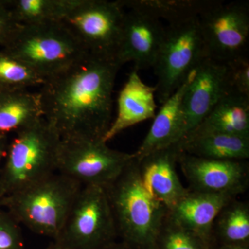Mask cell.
<instances>
[{
  "label": "cell",
  "instance_id": "obj_14",
  "mask_svg": "<svg viewBox=\"0 0 249 249\" xmlns=\"http://www.w3.org/2000/svg\"><path fill=\"white\" fill-rule=\"evenodd\" d=\"M178 142L137 160L142 183L147 191L168 209L188 192L178 178L176 166Z\"/></svg>",
  "mask_w": 249,
  "mask_h": 249
},
{
  "label": "cell",
  "instance_id": "obj_28",
  "mask_svg": "<svg viewBox=\"0 0 249 249\" xmlns=\"http://www.w3.org/2000/svg\"><path fill=\"white\" fill-rule=\"evenodd\" d=\"M19 24L16 22L7 1L0 0V47L9 43Z\"/></svg>",
  "mask_w": 249,
  "mask_h": 249
},
{
  "label": "cell",
  "instance_id": "obj_1",
  "mask_svg": "<svg viewBox=\"0 0 249 249\" xmlns=\"http://www.w3.org/2000/svg\"><path fill=\"white\" fill-rule=\"evenodd\" d=\"M121 65L88 54L40 88L43 118L63 138H103L112 122L113 93Z\"/></svg>",
  "mask_w": 249,
  "mask_h": 249
},
{
  "label": "cell",
  "instance_id": "obj_3",
  "mask_svg": "<svg viewBox=\"0 0 249 249\" xmlns=\"http://www.w3.org/2000/svg\"><path fill=\"white\" fill-rule=\"evenodd\" d=\"M81 188L79 183L56 172L4 196L0 206L31 231L55 240Z\"/></svg>",
  "mask_w": 249,
  "mask_h": 249
},
{
  "label": "cell",
  "instance_id": "obj_11",
  "mask_svg": "<svg viewBox=\"0 0 249 249\" xmlns=\"http://www.w3.org/2000/svg\"><path fill=\"white\" fill-rule=\"evenodd\" d=\"M178 164L191 191L236 198L249 186V166L244 160H209L180 151Z\"/></svg>",
  "mask_w": 249,
  "mask_h": 249
},
{
  "label": "cell",
  "instance_id": "obj_22",
  "mask_svg": "<svg viewBox=\"0 0 249 249\" xmlns=\"http://www.w3.org/2000/svg\"><path fill=\"white\" fill-rule=\"evenodd\" d=\"M213 236L222 245H249L248 204L234 199L224 206L214 220Z\"/></svg>",
  "mask_w": 249,
  "mask_h": 249
},
{
  "label": "cell",
  "instance_id": "obj_20",
  "mask_svg": "<svg viewBox=\"0 0 249 249\" xmlns=\"http://www.w3.org/2000/svg\"><path fill=\"white\" fill-rule=\"evenodd\" d=\"M178 145L181 152L200 158L224 160H245L249 158V137L203 134L185 137Z\"/></svg>",
  "mask_w": 249,
  "mask_h": 249
},
{
  "label": "cell",
  "instance_id": "obj_33",
  "mask_svg": "<svg viewBox=\"0 0 249 249\" xmlns=\"http://www.w3.org/2000/svg\"><path fill=\"white\" fill-rule=\"evenodd\" d=\"M3 196H1V193H0V204H1V201L2 200Z\"/></svg>",
  "mask_w": 249,
  "mask_h": 249
},
{
  "label": "cell",
  "instance_id": "obj_10",
  "mask_svg": "<svg viewBox=\"0 0 249 249\" xmlns=\"http://www.w3.org/2000/svg\"><path fill=\"white\" fill-rule=\"evenodd\" d=\"M198 23L207 58L227 63L249 55L248 1L213 0Z\"/></svg>",
  "mask_w": 249,
  "mask_h": 249
},
{
  "label": "cell",
  "instance_id": "obj_32",
  "mask_svg": "<svg viewBox=\"0 0 249 249\" xmlns=\"http://www.w3.org/2000/svg\"><path fill=\"white\" fill-rule=\"evenodd\" d=\"M46 249H68L64 247L63 246L59 245V244L57 243V242H54L53 244H52V245L49 246V247H47Z\"/></svg>",
  "mask_w": 249,
  "mask_h": 249
},
{
  "label": "cell",
  "instance_id": "obj_29",
  "mask_svg": "<svg viewBox=\"0 0 249 249\" xmlns=\"http://www.w3.org/2000/svg\"><path fill=\"white\" fill-rule=\"evenodd\" d=\"M9 139L6 134H0V170L2 167L8 146H9Z\"/></svg>",
  "mask_w": 249,
  "mask_h": 249
},
{
  "label": "cell",
  "instance_id": "obj_27",
  "mask_svg": "<svg viewBox=\"0 0 249 249\" xmlns=\"http://www.w3.org/2000/svg\"><path fill=\"white\" fill-rule=\"evenodd\" d=\"M227 65L230 91L249 96V55L235 59Z\"/></svg>",
  "mask_w": 249,
  "mask_h": 249
},
{
  "label": "cell",
  "instance_id": "obj_16",
  "mask_svg": "<svg viewBox=\"0 0 249 249\" xmlns=\"http://www.w3.org/2000/svg\"><path fill=\"white\" fill-rule=\"evenodd\" d=\"M155 98V87L145 84L139 71L132 70L119 93L117 114L103 141L107 142L124 129L154 119L157 107Z\"/></svg>",
  "mask_w": 249,
  "mask_h": 249
},
{
  "label": "cell",
  "instance_id": "obj_26",
  "mask_svg": "<svg viewBox=\"0 0 249 249\" xmlns=\"http://www.w3.org/2000/svg\"><path fill=\"white\" fill-rule=\"evenodd\" d=\"M0 249H24L19 224L0 206Z\"/></svg>",
  "mask_w": 249,
  "mask_h": 249
},
{
  "label": "cell",
  "instance_id": "obj_18",
  "mask_svg": "<svg viewBox=\"0 0 249 249\" xmlns=\"http://www.w3.org/2000/svg\"><path fill=\"white\" fill-rule=\"evenodd\" d=\"M209 134L249 137V96L229 91L185 137Z\"/></svg>",
  "mask_w": 249,
  "mask_h": 249
},
{
  "label": "cell",
  "instance_id": "obj_31",
  "mask_svg": "<svg viewBox=\"0 0 249 249\" xmlns=\"http://www.w3.org/2000/svg\"><path fill=\"white\" fill-rule=\"evenodd\" d=\"M218 249H249V245H222Z\"/></svg>",
  "mask_w": 249,
  "mask_h": 249
},
{
  "label": "cell",
  "instance_id": "obj_24",
  "mask_svg": "<svg viewBox=\"0 0 249 249\" xmlns=\"http://www.w3.org/2000/svg\"><path fill=\"white\" fill-rule=\"evenodd\" d=\"M47 81L24 62L0 49V90H30Z\"/></svg>",
  "mask_w": 249,
  "mask_h": 249
},
{
  "label": "cell",
  "instance_id": "obj_4",
  "mask_svg": "<svg viewBox=\"0 0 249 249\" xmlns=\"http://www.w3.org/2000/svg\"><path fill=\"white\" fill-rule=\"evenodd\" d=\"M61 140L44 118L15 133L0 170L3 198L56 173Z\"/></svg>",
  "mask_w": 249,
  "mask_h": 249
},
{
  "label": "cell",
  "instance_id": "obj_6",
  "mask_svg": "<svg viewBox=\"0 0 249 249\" xmlns=\"http://www.w3.org/2000/svg\"><path fill=\"white\" fill-rule=\"evenodd\" d=\"M206 58L198 18L165 26L164 37L153 67L159 102L164 103Z\"/></svg>",
  "mask_w": 249,
  "mask_h": 249
},
{
  "label": "cell",
  "instance_id": "obj_13",
  "mask_svg": "<svg viewBox=\"0 0 249 249\" xmlns=\"http://www.w3.org/2000/svg\"><path fill=\"white\" fill-rule=\"evenodd\" d=\"M164 34L165 26L158 18L142 10L124 9L116 61L121 67L133 62V70L138 71L153 67Z\"/></svg>",
  "mask_w": 249,
  "mask_h": 249
},
{
  "label": "cell",
  "instance_id": "obj_25",
  "mask_svg": "<svg viewBox=\"0 0 249 249\" xmlns=\"http://www.w3.org/2000/svg\"><path fill=\"white\" fill-rule=\"evenodd\" d=\"M212 247L167 217L157 236L155 249H213Z\"/></svg>",
  "mask_w": 249,
  "mask_h": 249
},
{
  "label": "cell",
  "instance_id": "obj_19",
  "mask_svg": "<svg viewBox=\"0 0 249 249\" xmlns=\"http://www.w3.org/2000/svg\"><path fill=\"white\" fill-rule=\"evenodd\" d=\"M42 118L38 91L0 90V134L16 133Z\"/></svg>",
  "mask_w": 249,
  "mask_h": 249
},
{
  "label": "cell",
  "instance_id": "obj_5",
  "mask_svg": "<svg viewBox=\"0 0 249 249\" xmlns=\"http://www.w3.org/2000/svg\"><path fill=\"white\" fill-rule=\"evenodd\" d=\"M2 49L46 80L66 71L89 54L61 22L19 24Z\"/></svg>",
  "mask_w": 249,
  "mask_h": 249
},
{
  "label": "cell",
  "instance_id": "obj_8",
  "mask_svg": "<svg viewBox=\"0 0 249 249\" xmlns=\"http://www.w3.org/2000/svg\"><path fill=\"white\" fill-rule=\"evenodd\" d=\"M124 14L120 0H74L60 22L88 53L116 60Z\"/></svg>",
  "mask_w": 249,
  "mask_h": 249
},
{
  "label": "cell",
  "instance_id": "obj_23",
  "mask_svg": "<svg viewBox=\"0 0 249 249\" xmlns=\"http://www.w3.org/2000/svg\"><path fill=\"white\" fill-rule=\"evenodd\" d=\"M74 0L7 1L18 24L22 25L60 22Z\"/></svg>",
  "mask_w": 249,
  "mask_h": 249
},
{
  "label": "cell",
  "instance_id": "obj_7",
  "mask_svg": "<svg viewBox=\"0 0 249 249\" xmlns=\"http://www.w3.org/2000/svg\"><path fill=\"white\" fill-rule=\"evenodd\" d=\"M133 158V154L111 149L103 138H63L59 149L57 172L82 186L105 188L121 175Z\"/></svg>",
  "mask_w": 249,
  "mask_h": 249
},
{
  "label": "cell",
  "instance_id": "obj_21",
  "mask_svg": "<svg viewBox=\"0 0 249 249\" xmlns=\"http://www.w3.org/2000/svg\"><path fill=\"white\" fill-rule=\"evenodd\" d=\"M213 0H120L124 9L142 10L168 24L198 18Z\"/></svg>",
  "mask_w": 249,
  "mask_h": 249
},
{
  "label": "cell",
  "instance_id": "obj_12",
  "mask_svg": "<svg viewBox=\"0 0 249 249\" xmlns=\"http://www.w3.org/2000/svg\"><path fill=\"white\" fill-rule=\"evenodd\" d=\"M230 91L227 65L206 58L192 73L181 103L183 138ZM182 138V139H183Z\"/></svg>",
  "mask_w": 249,
  "mask_h": 249
},
{
  "label": "cell",
  "instance_id": "obj_9",
  "mask_svg": "<svg viewBox=\"0 0 249 249\" xmlns=\"http://www.w3.org/2000/svg\"><path fill=\"white\" fill-rule=\"evenodd\" d=\"M118 237L106 190L82 186L54 242L68 249H99Z\"/></svg>",
  "mask_w": 249,
  "mask_h": 249
},
{
  "label": "cell",
  "instance_id": "obj_30",
  "mask_svg": "<svg viewBox=\"0 0 249 249\" xmlns=\"http://www.w3.org/2000/svg\"><path fill=\"white\" fill-rule=\"evenodd\" d=\"M99 249H134L132 247L127 245V244L124 243V242L121 241V242H116V241L114 242H111V243L108 244V245L104 246L102 248Z\"/></svg>",
  "mask_w": 249,
  "mask_h": 249
},
{
  "label": "cell",
  "instance_id": "obj_15",
  "mask_svg": "<svg viewBox=\"0 0 249 249\" xmlns=\"http://www.w3.org/2000/svg\"><path fill=\"white\" fill-rule=\"evenodd\" d=\"M235 199L225 195L190 191L170 209L168 217L213 247L216 217L228 203Z\"/></svg>",
  "mask_w": 249,
  "mask_h": 249
},
{
  "label": "cell",
  "instance_id": "obj_17",
  "mask_svg": "<svg viewBox=\"0 0 249 249\" xmlns=\"http://www.w3.org/2000/svg\"><path fill=\"white\" fill-rule=\"evenodd\" d=\"M191 76L162 104L146 137L137 152L133 153L136 160H142L152 152L175 145L182 139L181 103Z\"/></svg>",
  "mask_w": 249,
  "mask_h": 249
},
{
  "label": "cell",
  "instance_id": "obj_2",
  "mask_svg": "<svg viewBox=\"0 0 249 249\" xmlns=\"http://www.w3.org/2000/svg\"><path fill=\"white\" fill-rule=\"evenodd\" d=\"M105 190L118 237L134 249H155L156 240L168 217V209L145 189L138 161L134 157Z\"/></svg>",
  "mask_w": 249,
  "mask_h": 249
}]
</instances>
